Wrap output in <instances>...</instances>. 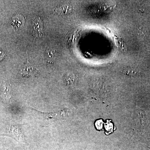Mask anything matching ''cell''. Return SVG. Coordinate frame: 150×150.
Segmentation results:
<instances>
[{"mask_svg":"<svg viewBox=\"0 0 150 150\" xmlns=\"http://www.w3.org/2000/svg\"><path fill=\"white\" fill-rule=\"evenodd\" d=\"M39 112L46 120H57V119L67 117L69 115L70 111L67 108H64L57 112H45L39 111Z\"/></svg>","mask_w":150,"mask_h":150,"instance_id":"cell-1","label":"cell"},{"mask_svg":"<svg viewBox=\"0 0 150 150\" xmlns=\"http://www.w3.org/2000/svg\"><path fill=\"white\" fill-rule=\"evenodd\" d=\"M38 70L34 65L30 64L27 56V61L21 71V74L23 77L30 78L37 76Z\"/></svg>","mask_w":150,"mask_h":150,"instance_id":"cell-2","label":"cell"},{"mask_svg":"<svg viewBox=\"0 0 150 150\" xmlns=\"http://www.w3.org/2000/svg\"><path fill=\"white\" fill-rule=\"evenodd\" d=\"M8 129V133L10 136L17 141L23 142V135L19 126L10 125Z\"/></svg>","mask_w":150,"mask_h":150,"instance_id":"cell-3","label":"cell"},{"mask_svg":"<svg viewBox=\"0 0 150 150\" xmlns=\"http://www.w3.org/2000/svg\"><path fill=\"white\" fill-rule=\"evenodd\" d=\"M0 94L2 98L6 101H10L12 97V89L9 84L5 83L1 87Z\"/></svg>","mask_w":150,"mask_h":150,"instance_id":"cell-4","label":"cell"},{"mask_svg":"<svg viewBox=\"0 0 150 150\" xmlns=\"http://www.w3.org/2000/svg\"><path fill=\"white\" fill-rule=\"evenodd\" d=\"M32 28L33 35L40 37L43 28V22L40 18L36 17L34 18L32 22Z\"/></svg>","mask_w":150,"mask_h":150,"instance_id":"cell-5","label":"cell"},{"mask_svg":"<svg viewBox=\"0 0 150 150\" xmlns=\"http://www.w3.org/2000/svg\"><path fill=\"white\" fill-rule=\"evenodd\" d=\"M25 23L24 16L21 15H18L12 19L11 25L16 31L20 30L23 27Z\"/></svg>","mask_w":150,"mask_h":150,"instance_id":"cell-6","label":"cell"},{"mask_svg":"<svg viewBox=\"0 0 150 150\" xmlns=\"http://www.w3.org/2000/svg\"><path fill=\"white\" fill-rule=\"evenodd\" d=\"M73 11V7L69 4H64L56 8L54 11L56 14L60 16H66L69 14Z\"/></svg>","mask_w":150,"mask_h":150,"instance_id":"cell-7","label":"cell"},{"mask_svg":"<svg viewBox=\"0 0 150 150\" xmlns=\"http://www.w3.org/2000/svg\"><path fill=\"white\" fill-rule=\"evenodd\" d=\"M123 73L127 76H134L138 74L137 69L131 67H127L123 69Z\"/></svg>","mask_w":150,"mask_h":150,"instance_id":"cell-8","label":"cell"},{"mask_svg":"<svg viewBox=\"0 0 150 150\" xmlns=\"http://www.w3.org/2000/svg\"><path fill=\"white\" fill-rule=\"evenodd\" d=\"M75 79L74 75L73 74H69L66 76V78H65V81L68 84H71L74 83Z\"/></svg>","mask_w":150,"mask_h":150,"instance_id":"cell-9","label":"cell"},{"mask_svg":"<svg viewBox=\"0 0 150 150\" xmlns=\"http://www.w3.org/2000/svg\"><path fill=\"white\" fill-rule=\"evenodd\" d=\"M55 52L54 51V50L49 49L47 51V56L50 58H53L55 55Z\"/></svg>","mask_w":150,"mask_h":150,"instance_id":"cell-10","label":"cell"},{"mask_svg":"<svg viewBox=\"0 0 150 150\" xmlns=\"http://www.w3.org/2000/svg\"><path fill=\"white\" fill-rule=\"evenodd\" d=\"M102 121L101 120L97 121L96 123V128L98 129H101L102 127Z\"/></svg>","mask_w":150,"mask_h":150,"instance_id":"cell-11","label":"cell"},{"mask_svg":"<svg viewBox=\"0 0 150 150\" xmlns=\"http://www.w3.org/2000/svg\"><path fill=\"white\" fill-rule=\"evenodd\" d=\"M110 124H111V123H108L107 124V127H105L106 128V130H107L108 131H111V130H112V124L110 126Z\"/></svg>","mask_w":150,"mask_h":150,"instance_id":"cell-12","label":"cell"},{"mask_svg":"<svg viewBox=\"0 0 150 150\" xmlns=\"http://www.w3.org/2000/svg\"><path fill=\"white\" fill-rule=\"evenodd\" d=\"M5 56V54L4 52L0 51V60L2 59Z\"/></svg>","mask_w":150,"mask_h":150,"instance_id":"cell-13","label":"cell"}]
</instances>
